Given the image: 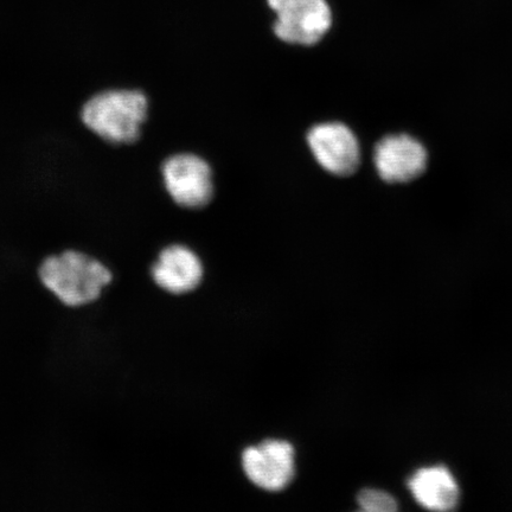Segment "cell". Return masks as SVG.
<instances>
[{
	"instance_id": "9",
	"label": "cell",
	"mask_w": 512,
	"mask_h": 512,
	"mask_svg": "<svg viewBox=\"0 0 512 512\" xmlns=\"http://www.w3.org/2000/svg\"><path fill=\"white\" fill-rule=\"evenodd\" d=\"M408 488L421 507L432 511L457 508L460 491L456 479L445 466L425 467L408 480Z\"/></svg>"
},
{
	"instance_id": "4",
	"label": "cell",
	"mask_w": 512,
	"mask_h": 512,
	"mask_svg": "<svg viewBox=\"0 0 512 512\" xmlns=\"http://www.w3.org/2000/svg\"><path fill=\"white\" fill-rule=\"evenodd\" d=\"M164 185L177 206L185 209L207 207L214 197L213 174L206 160L179 153L165 160Z\"/></svg>"
},
{
	"instance_id": "8",
	"label": "cell",
	"mask_w": 512,
	"mask_h": 512,
	"mask_svg": "<svg viewBox=\"0 0 512 512\" xmlns=\"http://www.w3.org/2000/svg\"><path fill=\"white\" fill-rule=\"evenodd\" d=\"M153 280L169 293L184 294L200 286L203 266L200 258L185 246H170L160 253L152 268Z\"/></svg>"
},
{
	"instance_id": "10",
	"label": "cell",
	"mask_w": 512,
	"mask_h": 512,
	"mask_svg": "<svg viewBox=\"0 0 512 512\" xmlns=\"http://www.w3.org/2000/svg\"><path fill=\"white\" fill-rule=\"evenodd\" d=\"M360 509L368 512H393L398 510V502L387 492L366 489L357 496Z\"/></svg>"
},
{
	"instance_id": "6",
	"label": "cell",
	"mask_w": 512,
	"mask_h": 512,
	"mask_svg": "<svg viewBox=\"0 0 512 512\" xmlns=\"http://www.w3.org/2000/svg\"><path fill=\"white\" fill-rule=\"evenodd\" d=\"M242 466L249 480L266 491L277 492L291 484L294 467V448L284 440H265L258 446L246 448Z\"/></svg>"
},
{
	"instance_id": "2",
	"label": "cell",
	"mask_w": 512,
	"mask_h": 512,
	"mask_svg": "<svg viewBox=\"0 0 512 512\" xmlns=\"http://www.w3.org/2000/svg\"><path fill=\"white\" fill-rule=\"evenodd\" d=\"M44 286L68 306H81L100 297L112 273L92 256L68 251L50 256L40 268Z\"/></svg>"
},
{
	"instance_id": "1",
	"label": "cell",
	"mask_w": 512,
	"mask_h": 512,
	"mask_svg": "<svg viewBox=\"0 0 512 512\" xmlns=\"http://www.w3.org/2000/svg\"><path fill=\"white\" fill-rule=\"evenodd\" d=\"M149 100L140 91H106L89 99L81 111L82 123L96 136L115 145L137 142L142 133Z\"/></svg>"
},
{
	"instance_id": "3",
	"label": "cell",
	"mask_w": 512,
	"mask_h": 512,
	"mask_svg": "<svg viewBox=\"0 0 512 512\" xmlns=\"http://www.w3.org/2000/svg\"><path fill=\"white\" fill-rule=\"evenodd\" d=\"M277 15L275 35L288 44L311 47L331 28L332 14L325 0H268Z\"/></svg>"
},
{
	"instance_id": "5",
	"label": "cell",
	"mask_w": 512,
	"mask_h": 512,
	"mask_svg": "<svg viewBox=\"0 0 512 512\" xmlns=\"http://www.w3.org/2000/svg\"><path fill=\"white\" fill-rule=\"evenodd\" d=\"M306 139L312 155L329 174L350 177L360 169V143L347 125L326 123L313 126Z\"/></svg>"
},
{
	"instance_id": "7",
	"label": "cell",
	"mask_w": 512,
	"mask_h": 512,
	"mask_svg": "<svg viewBox=\"0 0 512 512\" xmlns=\"http://www.w3.org/2000/svg\"><path fill=\"white\" fill-rule=\"evenodd\" d=\"M374 163L383 182L409 183L425 174L428 152L419 140L408 134H393L376 144Z\"/></svg>"
}]
</instances>
